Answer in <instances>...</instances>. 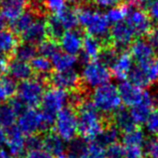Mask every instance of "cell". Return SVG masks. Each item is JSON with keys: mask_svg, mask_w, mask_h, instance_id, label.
<instances>
[{"mask_svg": "<svg viewBox=\"0 0 158 158\" xmlns=\"http://www.w3.org/2000/svg\"><path fill=\"white\" fill-rule=\"evenodd\" d=\"M145 124L148 132L158 137V108H154L151 111Z\"/></svg>", "mask_w": 158, "mask_h": 158, "instance_id": "60d3db41", "label": "cell"}, {"mask_svg": "<svg viewBox=\"0 0 158 158\" xmlns=\"http://www.w3.org/2000/svg\"><path fill=\"white\" fill-rule=\"evenodd\" d=\"M20 38L11 29L0 30V56L11 60Z\"/></svg>", "mask_w": 158, "mask_h": 158, "instance_id": "ac0fdd59", "label": "cell"}, {"mask_svg": "<svg viewBox=\"0 0 158 158\" xmlns=\"http://www.w3.org/2000/svg\"><path fill=\"white\" fill-rule=\"evenodd\" d=\"M126 22L134 30L136 37H144L151 28L153 22L149 18L147 13L141 7L129 5V11L126 17Z\"/></svg>", "mask_w": 158, "mask_h": 158, "instance_id": "30bf717a", "label": "cell"}, {"mask_svg": "<svg viewBox=\"0 0 158 158\" xmlns=\"http://www.w3.org/2000/svg\"><path fill=\"white\" fill-rule=\"evenodd\" d=\"M45 83L47 86L61 89L67 92L78 91L85 86L82 77L73 69L61 72L52 71V74L45 78Z\"/></svg>", "mask_w": 158, "mask_h": 158, "instance_id": "52a82bcc", "label": "cell"}, {"mask_svg": "<svg viewBox=\"0 0 158 158\" xmlns=\"http://www.w3.org/2000/svg\"><path fill=\"white\" fill-rule=\"evenodd\" d=\"M29 2L30 0H0V12L10 23L28 8Z\"/></svg>", "mask_w": 158, "mask_h": 158, "instance_id": "e0dca14e", "label": "cell"}, {"mask_svg": "<svg viewBox=\"0 0 158 158\" xmlns=\"http://www.w3.org/2000/svg\"><path fill=\"white\" fill-rule=\"evenodd\" d=\"M144 150L140 146H125L124 158H142Z\"/></svg>", "mask_w": 158, "mask_h": 158, "instance_id": "7dc6e473", "label": "cell"}, {"mask_svg": "<svg viewBox=\"0 0 158 158\" xmlns=\"http://www.w3.org/2000/svg\"><path fill=\"white\" fill-rule=\"evenodd\" d=\"M23 158H53V156L51 153H48L47 150L40 148V149L27 151L23 156Z\"/></svg>", "mask_w": 158, "mask_h": 158, "instance_id": "c3c4849f", "label": "cell"}, {"mask_svg": "<svg viewBox=\"0 0 158 158\" xmlns=\"http://www.w3.org/2000/svg\"><path fill=\"white\" fill-rule=\"evenodd\" d=\"M112 78V73L109 68L100 61L91 60L86 64L82 75L84 84L87 87H98L108 83Z\"/></svg>", "mask_w": 158, "mask_h": 158, "instance_id": "ba28073f", "label": "cell"}, {"mask_svg": "<svg viewBox=\"0 0 158 158\" xmlns=\"http://www.w3.org/2000/svg\"><path fill=\"white\" fill-rule=\"evenodd\" d=\"M42 148L47 150L48 153L55 156H60L67 150L65 141L61 138L60 135L56 132H45L44 136L42 137Z\"/></svg>", "mask_w": 158, "mask_h": 158, "instance_id": "cb8c5ba5", "label": "cell"}, {"mask_svg": "<svg viewBox=\"0 0 158 158\" xmlns=\"http://www.w3.org/2000/svg\"><path fill=\"white\" fill-rule=\"evenodd\" d=\"M37 53V45L20 40L15 49L13 59L23 61H30Z\"/></svg>", "mask_w": 158, "mask_h": 158, "instance_id": "836d02e7", "label": "cell"}, {"mask_svg": "<svg viewBox=\"0 0 158 158\" xmlns=\"http://www.w3.org/2000/svg\"><path fill=\"white\" fill-rule=\"evenodd\" d=\"M119 95H120L121 101L126 107H133L139 104L143 99L144 91L141 88L135 86L129 81H122L118 86Z\"/></svg>", "mask_w": 158, "mask_h": 158, "instance_id": "2e32d148", "label": "cell"}, {"mask_svg": "<svg viewBox=\"0 0 158 158\" xmlns=\"http://www.w3.org/2000/svg\"><path fill=\"white\" fill-rule=\"evenodd\" d=\"M78 2H92V0H78Z\"/></svg>", "mask_w": 158, "mask_h": 158, "instance_id": "6f0895ef", "label": "cell"}, {"mask_svg": "<svg viewBox=\"0 0 158 158\" xmlns=\"http://www.w3.org/2000/svg\"><path fill=\"white\" fill-rule=\"evenodd\" d=\"M119 138H120V131H119L116 127L112 124L111 120L104 126V128L101 130L97 136L92 141H94L95 143H97L99 145H101L102 147L106 148L107 146H109L111 144L118 142Z\"/></svg>", "mask_w": 158, "mask_h": 158, "instance_id": "d4e9b609", "label": "cell"}, {"mask_svg": "<svg viewBox=\"0 0 158 158\" xmlns=\"http://www.w3.org/2000/svg\"><path fill=\"white\" fill-rule=\"evenodd\" d=\"M57 158H65V156H64V155H60V156H57Z\"/></svg>", "mask_w": 158, "mask_h": 158, "instance_id": "680465c9", "label": "cell"}, {"mask_svg": "<svg viewBox=\"0 0 158 158\" xmlns=\"http://www.w3.org/2000/svg\"><path fill=\"white\" fill-rule=\"evenodd\" d=\"M55 132L60 135L64 141H71L78 134V118L76 109L67 105L56 114L55 121Z\"/></svg>", "mask_w": 158, "mask_h": 158, "instance_id": "8992f818", "label": "cell"}, {"mask_svg": "<svg viewBox=\"0 0 158 158\" xmlns=\"http://www.w3.org/2000/svg\"><path fill=\"white\" fill-rule=\"evenodd\" d=\"M147 0H125V2L128 5L131 6H136V7H143V5L145 4V2Z\"/></svg>", "mask_w": 158, "mask_h": 158, "instance_id": "f5cc1de1", "label": "cell"}, {"mask_svg": "<svg viewBox=\"0 0 158 158\" xmlns=\"http://www.w3.org/2000/svg\"><path fill=\"white\" fill-rule=\"evenodd\" d=\"M45 17L47 16L36 17L35 20L27 27V29L19 35L20 40L35 45H38L42 40H44L48 37Z\"/></svg>", "mask_w": 158, "mask_h": 158, "instance_id": "7c38bea8", "label": "cell"}, {"mask_svg": "<svg viewBox=\"0 0 158 158\" xmlns=\"http://www.w3.org/2000/svg\"><path fill=\"white\" fill-rule=\"evenodd\" d=\"M142 9H144L153 23L158 25V0H147Z\"/></svg>", "mask_w": 158, "mask_h": 158, "instance_id": "f35d334b", "label": "cell"}, {"mask_svg": "<svg viewBox=\"0 0 158 158\" xmlns=\"http://www.w3.org/2000/svg\"><path fill=\"white\" fill-rule=\"evenodd\" d=\"M18 115L8 102L0 104V127L8 129L15 125Z\"/></svg>", "mask_w": 158, "mask_h": 158, "instance_id": "d6a6232c", "label": "cell"}, {"mask_svg": "<svg viewBox=\"0 0 158 158\" xmlns=\"http://www.w3.org/2000/svg\"><path fill=\"white\" fill-rule=\"evenodd\" d=\"M102 48V40L89 33H84L83 37V53L81 60L83 63L88 64L91 60H96Z\"/></svg>", "mask_w": 158, "mask_h": 158, "instance_id": "44dd1931", "label": "cell"}, {"mask_svg": "<svg viewBox=\"0 0 158 158\" xmlns=\"http://www.w3.org/2000/svg\"><path fill=\"white\" fill-rule=\"evenodd\" d=\"M45 24H47V34L48 38L56 40L60 44V40L63 36L65 29L60 21L59 17L56 14L48 13L45 17Z\"/></svg>", "mask_w": 158, "mask_h": 158, "instance_id": "83f0119b", "label": "cell"}, {"mask_svg": "<svg viewBox=\"0 0 158 158\" xmlns=\"http://www.w3.org/2000/svg\"><path fill=\"white\" fill-rule=\"evenodd\" d=\"M45 86V78L35 75L28 80L21 81L17 85L16 97L27 108H36L40 105Z\"/></svg>", "mask_w": 158, "mask_h": 158, "instance_id": "5b68a950", "label": "cell"}, {"mask_svg": "<svg viewBox=\"0 0 158 158\" xmlns=\"http://www.w3.org/2000/svg\"><path fill=\"white\" fill-rule=\"evenodd\" d=\"M143 150L148 158H158V137L148 138L145 141Z\"/></svg>", "mask_w": 158, "mask_h": 158, "instance_id": "b9f144b4", "label": "cell"}, {"mask_svg": "<svg viewBox=\"0 0 158 158\" xmlns=\"http://www.w3.org/2000/svg\"><path fill=\"white\" fill-rule=\"evenodd\" d=\"M41 1H44V0H41Z\"/></svg>", "mask_w": 158, "mask_h": 158, "instance_id": "91938a15", "label": "cell"}, {"mask_svg": "<svg viewBox=\"0 0 158 158\" xmlns=\"http://www.w3.org/2000/svg\"><path fill=\"white\" fill-rule=\"evenodd\" d=\"M7 25H8V20L3 16L2 13L0 12V30H3L7 27Z\"/></svg>", "mask_w": 158, "mask_h": 158, "instance_id": "db71d44e", "label": "cell"}, {"mask_svg": "<svg viewBox=\"0 0 158 158\" xmlns=\"http://www.w3.org/2000/svg\"><path fill=\"white\" fill-rule=\"evenodd\" d=\"M92 103L104 116H110L121 107V98L118 88L113 84L106 83L98 86L92 93Z\"/></svg>", "mask_w": 158, "mask_h": 158, "instance_id": "277c9868", "label": "cell"}, {"mask_svg": "<svg viewBox=\"0 0 158 158\" xmlns=\"http://www.w3.org/2000/svg\"><path fill=\"white\" fill-rule=\"evenodd\" d=\"M7 73H8L10 78H12L15 81L28 80L35 76L30 64H28L27 61L19 60L16 59L9 60Z\"/></svg>", "mask_w": 158, "mask_h": 158, "instance_id": "603a6c76", "label": "cell"}, {"mask_svg": "<svg viewBox=\"0 0 158 158\" xmlns=\"http://www.w3.org/2000/svg\"><path fill=\"white\" fill-rule=\"evenodd\" d=\"M36 17H38V15L34 13L31 9L27 8L18 18L15 19L14 21L10 22V29L19 36L22 32H24L27 29V27L35 20Z\"/></svg>", "mask_w": 158, "mask_h": 158, "instance_id": "4316f807", "label": "cell"}, {"mask_svg": "<svg viewBox=\"0 0 158 158\" xmlns=\"http://www.w3.org/2000/svg\"><path fill=\"white\" fill-rule=\"evenodd\" d=\"M63 24L65 30L75 29L79 25L78 15H77L75 7H65L60 13L56 14Z\"/></svg>", "mask_w": 158, "mask_h": 158, "instance_id": "d590c367", "label": "cell"}, {"mask_svg": "<svg viewBox=\"0 0 158 158\" xmlns=\"http://www.w3.org/2000/svg\"><path fill=\"white\" fill-rule=\"evenodd\" d=\"M84 33L76 28L65 30L60 40V47L64 52L76 56L82 49Z\"/></svg>", "mask_w": 158, "mask_h": 158, "instance_id": "9a60e30c", "label": "cell"}, {"mask_svg": "<svg viewBox=\"0 0 158 158\" xmlns=\"http://www.w3.org/2000/svg\"><path fill=\"white\" fill-rule=\"evenodd\" d=\"M0 158H16V157L13 156L8 150L0 149Z\"/></svg>", "mask_w": 158, "mask_h": 158, "instance_id": "11a10c76", "label": "cell"}, {"mask_svg": "<svg viewBox=\"0 0 158 158\" xmlns=\"http://www.w3.org/2000/svg\"><path fill=\"white\" fill-rule=\"evenodd\" d=\"M6 140H7L6 131L4 128L0 127V149H2L3 146L6 145Z\"/></svg>", "mask_w": 158, "mask_h": 158, "instance_id": "816d5d0a", "label": "cell"}, {"mask_svg": "<svg viewBox=\"0 0 158 158\" xmlns=\"http://www.w3.org/2000/svg\"><path fill=\"white\" fill-rule=\"evenodd\" d=\"M77 60L78 59L74 55H70V53H67L64 52H59L52 57L51 61L55 71L61 72V71H67L70 70V69H73V67L77 63Z\"/></svg>", "mask_w": 158, "mask_h": 158, "instance_id": "f1b7e54d", "label": "cell"}, {"mask_svg": "<svg viewBox=\"0 0 158 158\" xmlns=\"http://www.w3.org/2000/svg\"><path fill=\"white\" fill-rule=\"evenodd\" d=\"M129 11V5L127 3H121L117 6L113 7L110 10L107 11L105 14L110 23H117V22H121L124 19H126L127 14Z\"/></svg>", "mask_w": 158, "mask_h": 158, "instance_id": "8d00e7d4", "label": "cell"}, {"mask_svg": "<svg viewBox=\"0 0 158 158\" xmlns=\"http://www.w3.org/2000/svg\"><path fill=\"white\" fill-rule=\"evenodd\" d=\"M6 146L8 151L16 158H21L25 155V136L22 131L17 127V125H13L10 128L6 129Z\"/></svg>", "mask_w": 158, "mask_h": 158, "instance_id": "4fadbf2b", "label": "cell"}, {"mask_svg": "<svg viewBox=\"0 0 158 158\" xmlns=\"http://www.w3.org/2000/svg\"><path fill=\"white\" fill-rule=\"evenodd\" d=\"M25 148L26 151L42 148V137L38 133L27 135L25 137Z\"/></svg>", "mask_w": 158, "mask_h": 158, "instance_id": "7bdbcfd3", "label": "cell"}, {"mask_svg": "<svg viewBox=\"0 0 158 158\" xmlns=\"http://www.w3.org/2000/svg\"><path fill=\"white\" fill-rule=\"evenodd\" d=\"M132 67H133V57L128 49H125V51L119 53L116 61L112 65L110 70L112 73V76L115 77L117 80H120L122 82V81L127 80L129 72L131 71Z\"/></svg>", "mask_w": 158, "mask_h": 158, "instance_id": "d6986e66", "label": "cell"}, {"mask_svg": "<svg viewBox=\"0 0 158 158\" xmlns=\"http://www.w3.org/2000/svg\"><path fill=\"white\" fill-rule=\"evenodd\" d=\"M92 2H77L75 9L78 15L79 24L85 29V32L106 40L109 36L110 22L105 14L94 9Z\"/></svg>", "mask_w": 158, "mask_h": 158, "instance_id": "7a4b0ae2", "label": "cell"}, {"mask_svg": "<svg viewBox=\"0 0 158 158\" xmlns=\"http://www.w3.org/2000/svg\"><path fill=\"white\" fill-rule=\"evenodd\" d=\"M8 64H9V60L0 56V77L4 76V74L7 72Z\"/></svg>", "mask_w": 158, "mask_h": 158, "instance_id": "f907efd6", "label": "cell"}, {"mask_svg": "<svg viewBox=\"0 0 158 158\" xmlns=\"http://www.w3.org/2000/svg\"><path fill=\"white\" fill-rule=\"evenodd\" d=\"M153 109H154V104H153L152 95H150L147 91H144L142 101L139 104H137V105L131 107L130 113L135 123L140 126L141 124L146 122L149 114L151 113V111Z\"/></svg>", "mask_w": 158, "mask_h": 158, "instance_id": "ffe728a7", "label": "cell"}, {"mask_svg": "<svg viewBox=\"0 0 158 158\" xmlns=\"http://www.w3.org/2000/svg\"><path fill=\"white\" fill-rule=\"evenodd\" d=\"M129 52L136 64L144 63L156 56V52L145 37H137L130 44Z\"/></svg>", "mask_w": 158, "mask_h": 158, "instance_id": "5bb4252c", "label": "cell"}, {"mask_svg": "<svg viewBox=\"0 0 158 158\" xmlns=\"http://www.w3.org/2000/svg\"><path fill=\"white\" fill-rule=\"evenodd\" d=\"M16 90L17 84L15 80L7 76L0 77V104L9 101L11 98L14 97Z\"/></svg>", "mask_w": 158, "mask_h": 158, "instance_id": "4dcf8cb0", "label": "cell"}, {"mask_svg": "<svg viewBox=\"0 0 158 158\" xmlns=\"http://www.w3.org/2000/svg\"><path fill=\"white\" fill-rule=\"evenodd\" d=\"M109 36L113 44L120 52L127 49V47L132 44L135 38H137L134 30L126 21L114 23L110 28Z\"/></svg>", "mask_w": 158, "mask_h": 158, "instance_id": "8fae6325", "label": "cell"}, {"mask_svg": "<svg viewBox=\"0 0 158 158\" xmlns=\"http://www.w3.org/2000/svg\"><path fill=\"white\" fill-rule=\"evenodd\" d=\"M64 0H44L45 8L51 14H59L63 11L67 5Z\"/></svg>", "mask_w": 158, "mask_h": 158, "instance_id": "ee69618b", "label": "cell"}, {"mask_svg": "<svg viewBox=\"0 0 158 158\" xmlns=\"http://www.w3.org/2000/svg\"><path fill=\"white\" fill-rule=\"evenodd\" d=\"M65 2H68V3H73V4H76L77 2H78V0H64Z\"/></svg>", "mask_w": 158, "mask_h": 158, "instance_id": "9f6ffc18", "label": "cell"}, {"mask_svg": "<svg viewBox=\"0 0 158 158\" xmlns=\"http://www.w3.org/2000/svg\"><path fill=\"white\" fill-rule=\"evenodd\" d=\"M69 99H70V93L61 89L51 87L44 91L40 106L45 132L51 131L55 125L56 114L64 107L69 105Z\"/></svg>", "mask_w": 158, "mask_h": 158, "instance_id": "3957f363", "label": "cell"}, {"mask_svg": "<svg viewBox=\"0 0 158 158\" xmlns=\"http://www.w3.org/2000/svg\"><path fill=\"white\" fill-rule=\"evenodd\" d=\"M156 53H158V25H154L151 30L144 36Z\"/></svg>", "mask_w": 158, "mask_h": 158, "instance_id": "bcb514c9", "label": "cell"}, {"mask_svg": "<svg viewBox=\"0 0 158 158\" xmlns=\"http://www.w3.org/2000/svg\"><path fill=\"white\" fill-rule=\"evenodd\" d=\"M121 139L124 146H140V147H144L146 141L145 134L140 126H137L132 130L124 132Z\"/></svg>", "mask_w": 158, "mask_h": 158, "instance_id": "f546056e", "label": "cell"}, {"mask_svg": "<svg viewBox=\"0 0 158 158\" xmlns=\"http://www.w3.org/2000/svg\"><path fill=\"white\" fill-rule=\"evenodd\" d=\"M59 49H60L59 42L48 37L37 45V52L42 56L48 57V59H52L56 52H59Z\"/></svg>", "mask_w": 158, "mask_h": 158, "instance_id": "74e56055", "label": "cell"}, {"mask_svg": "<svg viewBox=\"0 0 158 158\" xmlns=\"http://www.w3.org/2000/svg\"><path fill=\"white\" fill-rule=\"evenodd\" d=\"M128 81L130 83H132L135 86L139 87V88H143V89H146L150 86H152L151 83H150L149 79L147 78V76H146L144 70L142 69L139 64L134 65L131 69V71L129 72V75H128Z\"/></svg>", "mask_w": 158, "mask_h": 158, "instance_id": "e575fe53", "label": "cell"}, {"mask_svg": "<svg viewBox=\"0 0 158 158\" xmlns=\"http://www.w3.org/2000/svg\"><path fill=\"white\" fill-rule=\"evenodd\" d=\"M124 0H92V3L100 7H115L123 3Z\"/></svg>", "mask_w": 158, "mask_h": 158, "instance_id": "681fc988", "label": "cell"}, {"mask_svg": "<svg viewBox=\"0 0 158 158\" xmlns=\"http://www.w3.org/2000/svg\"><path fill=\"white\" fill-rule=\"evenodd\" d=\"M88 147L87 139L83 137H75L69 141L67 146V156L65 158H88Z\"/></svg>", "mask_w": 158, "mask_h": 158, "instance_id": "484cf974", "label": "cell"}, {"mask_svg": "<svg viewBox=\"0 0 158 158\" xmlns=\"http://www.w3.org/2000/svg\"><path fill=\"white\" fill-rule=\"evenodd\" d=\"M30 65L34 72V75L44 77V78L48 77L53 70L51 60L42 56H34L30 60Z\"/></svg>", "mask_w": 158, "mask_h": 158, "instance_id": "1f68e13d", "label": "cell"}, {"mask_svg": "<svg viewBox=\"0 0 158 158\" xmlns=\"http://www.w3.org/2000/svg\"><path fill=\"white\" fill-rule=\"evenodd\" d=\"M110 120L116 128L120 131V132H127L134 129L135 127L139 126L137 125L135 121L133 120L132 116H131L130 110L126 109L125 107L118 108L116 111L110 115Z\"/></svg>", "mask_w": 158, "mask_h": 158, "instance_id": "7402d4cb", "label": "cell"}, {"mask_svg": "<svg viewBox=\"0 0 158 158\" xmlns=\"http://www.w3.org/2000/svg\"><path fill=\"white\" fill-rule=\"evenodd\" d=\"M17 127L24 135L35 134L38 132H44V122L41 111L35 108H27L23 113H21L17 119Z\"/></svg>", "mask_w": 158, "mask_h": 158, "instance_id": "9c48e42d", "label": "cell"}, {"mask_svg": "<svg viewBox=\"0 0 158 158\" xmlns=\"http://www.w3.org/2000/svg\"><path fill=\"white\" fill-rule=\"evenodd\" d=\"M106 158H124L125 157V146L115 142L105 148Z\"/></svg>", "mask_w": 158, "mask_h": 158, "instance_id": "ab89813d", "label": "cell"}, {"mask_svg": "<svg viewBox=\"0 0 158 158\" xmlns=\"http://www.w3.org/2000/svg\"><path fill=\"white\" fill-rule=\"evenodd\" d=\"M75 109L78 118V133L87 140H93L110 120V116L100 113L90 99L84 100Z\"/></svg>", "mask_w": 158, "mask_h": 158, "instance_id": "6da1fadb", "label": "cell"}, {"mask_svg": "<svg viewBox=\"0 0 158 158\" xmlns=\"http://www.w3.org/2000/svg\"><path fill=\"white\" fill-rule=\"evenodd\" d=\"M88 158H106L105 148L92 141L88 147Z\"/></svg>", "mask_w": 158, "mask_h": 158, "instance_id": "f6af8a7d", "label": "cell"}]
</instances>
